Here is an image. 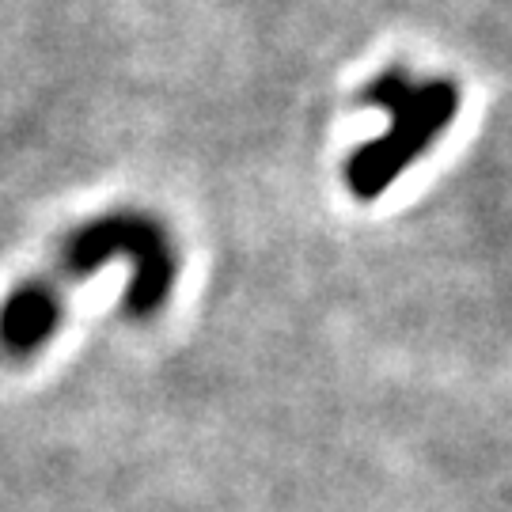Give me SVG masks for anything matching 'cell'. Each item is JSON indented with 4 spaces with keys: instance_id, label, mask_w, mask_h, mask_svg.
Returning a JSON list of instances; mask_svg holds the SVG:
<instances>
[{
    "instance_id": "3957f363",
    "label": "cell",
    "mask_w": 512,
    "mask_h": 512,
    "mask_svg": "<svg viewBox=\"0 0 512 512\" xmlns=\"http://www.w3.org/2000/svg\"><path fill=\"white\" fill-rule=\"evenodd\" d=\"M65 319V300L54 281H19L0 300V353L8 361H27L54 342Z\"/></svg>"
},
{
    "instance_id": "6da1fadb",
    "label": "cell",
    "mask_w": 512,
    "mask_h": 512,
    "mask_svg": "<svg viewBox=\"0 0 512 512\" xmlns=\"http://www.w3.org/2000/svg\"><path fill=\"white\" fill-rule=\"evenodd\" d=\"M365 99L391 114V126L376 141H365L349 152L346 186L357 202H376L452 126V118L459 114V88L452 80L414 84L410 76L391 69L368 84Z\"/></svg>"
},
{
    "instance_id": "7a4b0ae2",
    "label": "cell",
    "mask_w": 512,
    "mask_h": 512,
    "mask_svg": "<svg viewBox=\"0 0 512 512\" xmlns=\"http://www.w3.org/2000/svg\"><path fill=\"white\" fill-rule=\"evenodd\" d=\"M118 258L129 262L122 311L129 319H152L171 300L179 281V247L164 220L141 209H110L84 220L65 239L61 270L69 277H92Z\"/></svg>"
}]
</instances>
